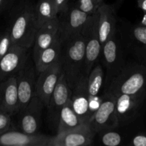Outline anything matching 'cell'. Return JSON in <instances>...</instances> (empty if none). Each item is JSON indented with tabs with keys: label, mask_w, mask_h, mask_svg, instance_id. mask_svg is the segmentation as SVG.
Returning <instances> with one entry per match:
<instances>
[{
	"label": "cell",
	"mask_w": 146,
	"mask_h": 146,
	"mask_svg": "<svg viewBox=\"0 0 146 146\" xmlns=\"http://www.w3.org/2000/svg\"><path fill=\"white\" fill-rule=\"evenodd\" d=\"M86 37L81 34L61 43V71L72 91L84 74Z\"/></svg>",
	"instance_id": "1"
},
{
	"label": "cell",
	"mask_w": 146,
	"mask_h": 146,
	"mask_svg": "<svg viewBox=\"0 0 146 146\" xmlns=\"http://www.w3.org/2000/svg\"><path fill=\"white\" fill-rule=\"evenodd\" d=\"M105 91L113 96L136 95L146 91V66L138 62L126 63L110 80Z\"/></svg>",
	"instance_id": "2"
},
{
	"label": "cell",
	"mask_w": 146,
	"mask_h": 146,
	"mask_svg": "<svg viewBox=\"0 0 146 146\" xmlns=\"http://www.w3.org/2000/svg\"><path fill=\"white\" fill-rule=\"evenodd\" d=\"M14 44L29 48L33 46L37 28L34 17V7L25 4L14 18L9 29Z\"/></svg>",
	"instance_id": "3"
},
{
	"label": "cell",
	"mask_w": 146,
	"mask_h": 146,
	"mask_svg": "<svg viewBox=\"0 0 146 146\" xmlns=\"http://www.w3.org/2000/svg\"><path fill=\"white\" fill-rule=\"evenodd\" d=\"M125 51L132 54L137 62L146 66V27L141 24H123L117 27Z\"/></svg>",
	"instance_id": "4"
},
{
	"label": "cell",
	"mask_w": 146,
	"mask_h": 146,
	"mask_svg": "<svg viewBox=\"0 0 146 146\" xmlns=\"http://www.w3.org/2000/svg\"><path fill=\"white\" fill-rule=\"evenodd\" d=\"M125 50L118 31L102 44L99 59L101 60L102 66L106 69L107 84L126 64L124 56Z\"/></svg>",
	"instance_id": "5"
},
{
	"label": "cell",
	"mask_w": 146,
	"mask_h": 146,
	"mask_svg": "<svg viewBox=\"0 0 146 146\" xmlns=\"http://www.w3.org/2000/svg\"><path fill=\"white\" fill-rule=\"evenodd\" d=\"M91 16L80 10L76 6L68 7L66 11L58 14V36L61 42L81 34L84 35Z\"/></svg>",
	"instance_id": "6"
},
{
	"label": "cell",
	"mask_w": 146,
	"mask_h": 146,
	"mask_svg": "<svg viewBox=\"0 0 146 146\" xmlns=\"http://www.w3.org/2000/svg\"><path fill=\"white\" fill-rule=\"evenodd\" d=\"M115 115L118 128L133 123L139 116L146 101V91L136 95L115 96Z\"/></svg>",
	"instance_id": "7"
},
{
	"label": "cell",
	"mask_w": 146,
	"mask_h": 146,
	"mask_svg": "<svg viewBox=\"0 0 146 146\" xmlns=\"http://www.w3.org/2000/svg\"><path fill=\"white\" fill-rule=\"evenodd\" d=\"M87 123L96 134L104 130L118 128L115 115V96L105 91L99 106Z\"/></svg>",
	"instance_id": "8"
},
{
	"label": "cell",
	"mask_w": 146,
	"mask_h": 146,
	"mask_svg": "<svg viewBox=\"0 0 146 146\" xmlns=\"http://www.w3.org/2000/svg\"><path fill=\"white\" fill-rule=\"evenodd\" d=\"M96 133L85 123L70 131L51 136L48 146H87L93 143Z\"/></svg>",
	"instance_id": "9"
},
{
	"label": "cell",
	"mask_w": 146,
	"mask_h": 146,
	"mask_svg": "<svg viewBox=\"0 0 146 146\" xmlns=\"http://www.w3.org/2000/svg\"><path fill=\"white\" fill-rule=\"evenodd\" d=\"M84 35L86 37L84 74L88 76L94 66L99 60L101 51V44L98 37L96 13L91 16V20L84 31Z\"/></svg>",
	"instance_id": "10"
},
{
	"label": "cell",
	"mask_w": 146,
	"mask_h": 146,
	"mask_svg": "<svg viewBox=\"0 0 146 146\" xmlns=\"http://www.w3.org/2000/svg\"><path fill=\"white\" fill-rule=\"evenodd\" d=\"M62 74L60 61L38 73L35 85V96L38 97L45 107L47 106L51 94Z\"/></svg>",
	"instance_id": "11"
},
{
	"label": "cell",
	"mask_w": 146,
	"mask_h": 146,
	"mask_svg": "<svg viewBox=\"0 0 146 146\" xmlns=\"http://www.w3.org/2000/svg\"><path fill=\"white\" fill-rule=\"evenodd\" d=\"M71 95V89L62 73L46 106L48 121L54 128H57L60 111L66 103L69 101Z\"/></svg>",
	"instance_id": "12"
},
{
	"label": "cell",
	"mask_w": 146,
	"mask_h": 146,
	"mask_svg": "<svg viewBox=\"0 0 146 146\" xmlns=\"http://www.w3.org/2000/svg\"><path fill=\"white\" fill-rule=\"evenodd\" d=\"M16 79L19 98V109L20 111L35 96L36 77L33 66L27 61L24 66L16 74Z\"/></svg>",
	"instance_id": "13"
},
{
	"label": "cell",
	"mask_w": 146,
	"mask_h": 146,
	"mask_svg": "<svg viewBox=\"0 0 146 146\" xmlns=\"http://www.w3.org/2000/svg\"><path fill=\"white\" fill-rule=\"evenodd\" d=\"M45 107L42 101L34 96L28 104L19 111V125L21 131L28 134H37L41 125V113Z\"/></svg>",
	"instance_id": "14"
},
{
	"label": "cell",
	"mask_w": 146,
	"mask_h": 146,
	"mask_svg": "<svg viewBox=\"0 0 146 146\" xmlns=\"http://www.w3.org/2000/svg\"><path fill=\"white\" fill-rule=\"evenodd\" d=\"M29 48L13 44L8 52L0 59V81L16 75L28 58Z\"/></svg>",
	"instance_id": "15"
},
{
	"label": "cell",
	"mask_w": 146,
	"mask_h": 146,
	"mask_svg": "<svg viewBox=\"0 0 146 146\" xmlns=\"http://www.w3.org/2000/svg\"><path fill=\"white\" fill-rule=\"evenodd\" d=\"M87 77L85 75L81 76L75 88L71 91L70 98V101L74 111L85 123H88L93 114L88 92Z\"/></svg>",
	"instance_id": "16"
},
{
	"label": "cell",
	"mask_w": 146,
	"mask_h": 146,
	"mask_svg": "<svg viewBox=\"0 0 146 146\" xmlns=\"http://www.w3.org/2000/svg\"><path fill=\"white\" fill-rule=\"evenodd\" d=\"M50 137L9 129L0 133V146H48Z\"/></svg>",
	"instance_id": "17"
},
{
	"label": "cell",
	"mask_w": 146,
	"mask_h": 146,
	"mask_svg": "<svg viewBox=\"0 0 146 146\" xmlns=\"http://www.w3.org/2000/svg\"><path fill=\"white\" fill-rule=\"evenodd\" d=\"M96 14L98 37L102 46V44L117 31L115 9L113 5L104 2Z\"/></svg>",
	"instance_id": "18"
},
{
	"label": "cell",
	"mask_w": 146,
	"mask_h": 146,
	"mask_svg": "<svg viewBox=\"0 0 146 146\" xmlns=\"http://www.w3.org/2000/svg\"><path fill=\"white\" fill-rule=\"evenodd\" d=\"M19 111L17 79L11 75L0 81V112L13 115Z\"/></svg>",
	"instance_id": "19"
},
{
	"label": "cell",
	"mask_w": 146,
	"mask_h": 146,
	"mask_svg": "<svg viewBox=\"0 0 146 146\" xmlns=\"http://www.w3.org/2000/svg\"><path fill=\"white\" fill-rule=\"evenodd\" d=\"M58 17L53 19L37 29L33 44V61H35L38 54L49 46L58 36Z\"/></svg>",
	"instance_id": "20"
},
{
	"label": "cell",
	"mask_w": 146,
	"mask_h": 146,
	"mask_svg": "<svg viewBox=\"0 0 146 146\" xmlns=\"http://www.w3.org/2000/svg\"><path fill=\"white\" fill-rule=\"evenodd\" d=\"M61 52V43L58 36L55 41L47 48L43 50L36 59L34 61L35 69L37 73L41 72L43 70L48 68L60 59Z\"/></svg>",
	"instance_id": "21"
},
{
	"label": "cell",
	"mask_w": 146,
	"mask_h": 146,
	"mask_svg": "<svg viewBox=\"0 0 146 146\" xmlns=\"http://www.w3.org/2000/svg\"><path fill=\"white\" fill-rule=\"evenodd\" d=\"M84 124H85V123L83 122L82 120L76 113L69 100L66 103L60 111L56 133L74 129Z\"/></svg>",
	"instance_id": "22"
},
{
	"label": "cell",
	"mask_w": 146,
	"mask_h": 146,
	"mask_svg": "<svg viewBox=\"0 0 146 146\" xmlns=\"http://www.w3.org/2000/svg\"><path fill=\"white\" fill-rule=\"evenodd\" d=\"M57 17L54 3L50 0H38L34 7V23L37 29Z\"/></svg>",
	"instance_id": "23"
},
{
	"label": "cell",
	"mask_w": 146,
	"mask_h": 146,
	"mask_svg": "<svg viewBox=\"0 0 146 146\" xmlns=\"http://www.w3.org/2000/svg\"><path fill=\"white\" fill-rule=\"evenodd\" d=\"M104 71L103 66L101 64H96L87 77V86L91 102V108L92 103L98 96L104 84Z\"/></svg>",
	"instance_id": "24"
},
{
	"label": "cell",
	"mask_w": 146,
	"mask_h": 146,
	"mask_svg": "<svg viewBox=\"0 0 146 146\" xmlns=\"http://www.w3.org/2000/svg\"><path fill=\"white\" fill-rule=\"evenodd\" d=\"M117 128L106 129L97 134H100V141L104 145L106 146H118L123 145L124 138L122 134L117 131Z\"/></svg>",
	"instance_id": "25"
},
{
	"label": "cell",
	"mask_w": 146,
	"mask_h": 146,
	"mask_svg": "<svg viewBox=\"0 0 146 146\" xmlns=\"http://www.w3.org/2000/svg\"><path fill=\"white\" fill-rule=\"evenodd\" d=\"M103 3L104 0H78L76 7L88 15H93Z\"/></svg>",
	"instance_id": "26"
},
{
	"label": "cell",
	"mask_w": 146,
	"mask_h": 146,
	"mask_svg": "<svg viewBox=\"0 0 146 146\" xmlns=\"http://www.w3.org/2000/svg\"><path fill=\"white\" fill-rule=\"evenodd\" d=\"M14 44L9 29L0 34V59L8 52Z\"/></svg>",
	"instance_id": "27"
},
{
	"label": "cell",
	"mask_w": 146,
	"mask_h": 146,
	"mask_svg": "<svg viewBox=\"0 0 146 146\" xmlns=\"http://www.w3.org/2000/svg\"><path fill=\"white\" fill-rule=\"evenodd\" d=\"M128 146H146V131L135 133L125 144Z\"/></svg>",
	"instance_id": "28"
},
{
	"label": "cell",
	"mask_w": 146,
	"mask_h": 146,
	"mask_svg": "<svg viewBox=\"0 0 146 146\" xmlns=\"http://www.w3.org/2000/svg\"><path fill=\"white\" fill-rule=\"evenodd\" d=\"M11 115L0 112V133L11 129Z\"/></svg>",
	"instance_id": "29"
},
{
	"label": "cell",
	"mask_w": 146,
	"mask_h": 146,
	"mask_svg": "<svg viewBox=\"0 0 146 146\" xmlns=\"http://www.w3.org/2000/svg\"><path fill=\"white\" fill-rule=\"evenodd\" d=\"M69 0H54V5L56 9L57 14H60L66 11L68 8Z\"/></svg>",
	"instance_id": "30"
},
{
	"label": "cell",
	"mask_w": 146,
	"mask_h": 146,
	"mask_svg": "<svg viewBox=\"0 0 146 146\" xmlns=\"http://www.w3.org/2000/svg\"><path fill=\"white\" fill-rule=\"evenodd\" d=\"M12 0H0V13L5 9Z\"/></svg>",
	"instance_id": "31"
},
{
	"label": "cell",
	"mask_w": 146,
	"mask_h": 146,
	"mask_svg": "<svg viewBox=\"0 0 146 146\" xmlns=\"http://www.w3.org/2000/svg\"><path fill=\"white\" fill-rule=\"evenodd\" d=\"M138 6L143 13H146V0H138Z\"/></svg>",
	"instance_id": "32"
},
{
	"label": "cell",
	"mask_w": 146,
	"mask_h": 146,
	"mask_svg": "<svg viewBox=\"0 0 146 146\" xmlns=\"http://www.w3.org/2000/svg\"><path fill=\"white\" fill-rule=\"evenodd\" d=\"M139 24H141V25L145 26V27H146V13H144L143 17L142 19H141V22H140Z\"/></svg>",
	"instance_id": "33"
},
{
	"label": "cell",
	"mask_w": 146,
	"mask_h": 146,
	"mask_svg": "<svg viewBox=\"0 0 146 146\" xmlns=\"http://www.w3.org/2000/svg\"><path fill=\"white\" fill-rule=\"evenodd\" d=\"M123 0H117L116 3H115V8H118L120 7V5L123 3Z\"/></svg>",
	"instance_id": "34"
},
{
	"label": "cell",
	"mask_w": 146,
	"mask_h": 146,
	"mask_svg": "<svg viewBox=\"0 0 146 146\" xmlns=\"http://www.w3.org/2000/svg\"><path fill=\"white\" fill-rule=\"evenodd\" d=\"M50 1H53V2L54 3V0H50Z\"/></svg>",
	"instance_id": "35"
}]
</instances>
